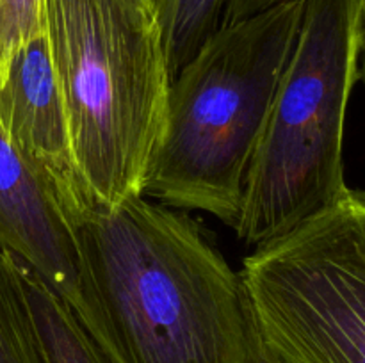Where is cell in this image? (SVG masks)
<instances>
[{
  "label": "cell",
  "instance_id": "11",
  "mask_svg": "<svg viewBox=\"0 0 365 363\" xmlns=\"http://www.w3.org/2000/svg\"><path fill=\"white\" fill-rule=\"evenodd\" d=\"M45 31V0H0V85L11 63Z\"/></svg>",
  "mask_w": 365,
  "mask_h": 363
},
{
  "label": "cell",
  "instance_id": "4",
  "mask_svg": "<svg viewBox=\"0 0 365 363\" xmlns=\"http://www.w3.org/2000/svg\"><path fill=\"white\" fill-rule=\"evenodd\" d=\"M360 48V0L303 2L234 224L248 248L289 233L348 189L344 130Z\"/></svg>",
  "mask_w": 365,
  "mask_h": 363
},
{
  "label": "cell",
  "instance_id": "1",
  "mask_svg": "<svg viewBox=\"0 0 365 363\" xmlns=\"http://www.w3.org/2000/svg\"><path fill=\"white\" fill-rule=\"evenodd\" d=\"M78 322L109 363H250L241 274L182 210L138 196L71 226Z\"/></svg>",
  "mask_w": 365,
  "mask_h": 363
},
{
  "label": "cell",
  "instance_id": "7",
  "mask_svg": "<svg viewBox=\"0 0 365 363\" xmlns=\"http://www.w3.org/2000/svg\"><path fill=\"white\" fill-rule=\"evenodd\" d=\"M0 242L77 315L82 306L73 230L0 123Z\"/></svg>",
  "mask_w": 365,
  "mask_h": 363
},
{
  "label": "cell",
  "instance_id": "10",
  "mask_svg": "<svg viewBox=\"0 0 365 363\" xmlns=\"http://www.w3.org/2000/svg\"><path fill=\"white\" fill-rule=\"evenodd\" d=\"M0 363H43L25 294L21 262L0 242Z\"/></svg>",
  "mask_w": 365,
  "mask_h": 363
},
{
  "label": "cell",
  "instance_id": "2",
  "mask_svg": "<svg viewBox=\"0 0 365 363\" xmlns=\"http://www.w3.org/2000/svg\"><path fill=\"white\" fill-rule=\"evenodd\" d=\"M303 2L221 25L182 66L171 80L145 196L182 212L210 214L234 228Z\"/></svg>",
  "mask_w": 365,
  "mask_h": 363
},
{
  "label": "cell",
  "instance_id": "6",
  "mask_svg": "<svg viewBox=\"0 0 365 363\" xmlns=\"http://www.w3.org/2000/svg\"><path fill=\"white\" fill-rule=\"evenodd\" d=\"M0 123L70 226L95 205L78 171L45 31L18 52L0 85Z\"/></svg>",
  "mask_w": 365,
  "mask_h": 363
},
{
  "label": "cell",
  "instance_id": "8",
  "mask_svg": "<svg viewBox=\"0 0 365 363\" xmlns=\"http://www.w3.org/2000/svg\"><path fill=\"white\" fill-rule=\"evenodd\" d=\"M25 294L43 363H109L68 302L21 263Z\"/></svg>",
  "mask_w": 365,
  "mask_h": 363
},
{
  "label": "cell",
  "instance_id": "3",
  "mask_svg": "<svg viewBox=\"0 0 365 363\" xmlns=\"http://www.w3.org/2000/svg\"><path fill=\"white\" fill-rule=\"evenodd\" d=\"M45 36L95 205L145 196L171 85L155 11L138 0H45Z\"/></svg>",
  "mask_w": 365,
  "mask_h": 363
},
{
  "label": "cell",
  "instance_id": "12",
  "mask_svg": "<svg viewBox=\"0 0 365 363\" xmlns=\"http://www.w3.org/2000/svg\"><path fill=\"white\" fill-rule=\"evenodd\" d=\"M287 2H296V0H227V7H225V14H223V23L221 25L242 20V18H248L252 16V14L262 13V11L271 9V7L280 6V4H287Z\"/></svg>",
  "mask_w": 365,
  "mask_h": 363
},
{
  "label": "cell",
  "instance_id": "9",
  "mask_svg": "<svg viewBox=\"0 0 365 363\" xmlns=\"http://www.w3.org/2000/svg\"><path fill=\"white\" fill-rule=\"evenodd\" d=\"M227 0H155L170 78L212 38L223 23Z\"/></svg>",
  "mask_w": 365,
  "mask_h": 363
},
{
  "label": "cell",
  "instance_id": "14",
  "mask_svg": "<svg viewBox=\"0 0 365 363\" xmlns=\"http://www.w3.org/2000/svg\"><path fill=\"white\" fill-rule=\"evenodd\" d=\"M250 363H273L271 359H267L266 356L260 352V349L257 347V344L253 345V354H252V359H250Z\"/></svg>",
  "mask_w": 365,
  "mask_h": 363
},
{
  "label": "cell",
  "instance_id": "15",
  "mask_svg": "<svg viewBox=\"0 0 365 363\" xmlns=\"http://www.w3.org/2000/svg\"><path fill=\"white\" fill-rule=\"evenodd\" d=\"M138 2L141 4V6L148 7V9L155 11V0H138ZM155 14H157V13H155Z\"/></svg>",
  "mask_w": 365,
  "mask_h": 363
},
{
  "label": "cell",
  "instance_id": "13",
  "mask_svg": "<svg viewBox=\"0 0 365 363\" xmlns=\"http://www.w3.org/2000/svg\"><path fill=\"white\" fill-rule=\"evenodd\" d=\"M360 27H362V48H360L359 80L365 84V0H360Z\"/></svg>",
  "mask_w": 365,
  "mask_h": 363
},
{
  "label": "cell",
  "instance_id": "5",
  "mask_svg": "<svg viewBox=\"0 0 365 363\" xmlns=\"http://www.w3.org/2000/svg\"><path fill=\"white\" fill-rule=\"evenodd\" d=\"M239 274L267 359L365 363L364 189L253 249Z\"/></svg>",
  "mask_w": 365,
  "mask_h": 363
}]
</instances>
